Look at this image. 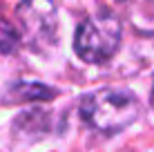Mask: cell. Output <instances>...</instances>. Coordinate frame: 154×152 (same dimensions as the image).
Masks as SVG:
<instances>
[{
  "mask_svg": "<svg viewBox=\"0 0 154 152\" xmlns=\"http://www.w3.org/2000/svg\"><path fill=\"white\" fill-rule=\"evenodd\" d=\"M18 18H20L23 29H25V34H27L29 38H40V36L49 38V36H54V29L42 27V23L45 25H56L54 7H51V2H47V0H27V2L20 7Z\"/></svg>",
  "mask_w": 154,
  "mask_h": 152,
  "instance_id": "obj_3",
  "label": "cell"
},
{
  "mask_svg": "<svg viewBox=\"0 0 154 152\" xmlns=\"http://www.w3.org/2000/svg\"><path fill=\"white\" fill-rule=\"evenodd\" d=\"M18 43V31L2 14H0V54L11 51Z\"/></svg>",
  "mask_w": 154,
  "mask_h": 152,
  "instance_id": "obj_4",
  "label": "cell"
},
{
  "mask_svg": "<svg viewBox=\"0 0 154 152\" xmlns=\"http://www.w3.org/2000/svg\"><path fill=\"white\" fill-rule=\"evenodd\" d=\"M123 2H130V5H154V0H123Z\"/></svg>",
  "mask_w": 154,
  "mask_h": 152,
  "instance_id": "obj_5",
  "label": "cell"
},
{
  "mask_svg": "<svg viewBox=\"0 0 154 152\" xmlns=\"http://www.w3.org/2000/svg\"><path fill=\"white\" fill-rule=\"evenodd\" d=\"M141 114V103L130 90L103 87L83 98L81 116L89 128L103 134H116L130 128Z\"/></svg>",
  "mask_w": 154,
  "mask_h": 152,
  "instance_id": "obj_1",
  "label": "cell"
},
{
  "mask_svg": "<svg viewBox=\"0 0 154 152\" xmlns=\"http://www.w3.org/2000/svg\"><path fill=\"white\" fill-rule=\"evenodd\" d=\"M121 38H123L121 20L109 11H100L78 25L74 36V49L81 60L98 65L109 60L119 51Z\"/></svg>",
  "mask_w": 154,
  "mask_h": 152,
  "instance_id": "obj_2",
  "label": "cell"
},
{
  "mask_svg": "<svg viewBox=\"0 0 154 152\" xmlns=\"http://www.w3.org/2000/svg\"><path fill=\"white\" fill-rule=\"evenodd\" d=\"M150 103H152V107H154V85H152V96H150Z\"/></svg>",
  "mask_w": 154,
  "mask_h": 152,
  "instance_id": "obj_6",
  "label": "cell"
}]
</instances>
